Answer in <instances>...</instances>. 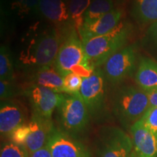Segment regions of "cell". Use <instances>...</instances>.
<instances>
[{
	"label": "cell",
	"mask_w": 157,
	"mask_h": 157,
	"mask_svg": "<svg viewBox=\"0 0 157 157\" xmlns=\"http://www.w3.org/2000/svg\"><path fill=\"white\" fill-rule=\"evenodd\" d=\"M129 35V26L121 22L107 34L82 40L88 62L93 69L99 68L115 52L124 48Z\"/></svg>",
	"instance_id": "cell-2"
},
{
	"label": "cell",
	"mask_w": 157,
	"mask_h": 157,
	"mask_svg": "<svg viewBox=\"0 0 157 157\" xmlns=\"http://www.w3.org/2000/svg\"><path fill=\"white\" fill-rule=\"evenodd\" d=\"M0 157H31L30 153L24 146L13 142L7 143L1 149Z\"/></svg>",
	"instance_id": "cell-24"
},
{
	"label": "cell",
	"mask_w": 157,
	"mask_h": 157,
	"mask_svg": "<svg viewBox=\"0 0 157 157\" xmlns=\"http://www.w3.org/2000/svg\"><path fill=\"white\" fill-rule=\"evenodd\" d=\"M47 144L52 157H91L90 151L82 143L55 128Z\"/></svg>",
	"instance_id": "cell-11"
},
{
	"label": "cell",
	"mask_w": 157,
	"mask_h": 157,
	"mask_svg": "<svg viewBox=\"0 0 157 157\" xmlns=\"http://www.w3.org/2000/svg\"><path fill=\"white\" fill-rule=\"evenodd\" d=\"M29 79L31 85L41 86L57 93H63V77L52 65L32 71Z\"/></svg>",
	"instance_id": "cell-16"
},
{
	"label": "cell",
	"mask_w": 157,
	"mask_h": 157,
	"mask_svg": "<svg viewBox=\"0 0 157 157\" xmlns=\"http://www.w3.org/2000/svg\"><path fill=\"white\" fill-rule=\"evenodd\" d=\"M24 116L22 109L13 102L4 101L0 108V132L2 135H10L23 124Z\"/></svg>",
	"instance_id": "cell-15"
},
{
	"label": "cell",
	"mask_w": 157,
	"mask_h": 157,
	"mask_svg": "<svg viewBox=\"0 0 157 157\" xmlns=\"http://www.w3.org/2000/svg\"><path fill=\"white\" fill-rule=\"evenodd\" d=\"M54 65L63 77L71 73L78 74L83 78L87 77L95 70L88 62L82 41L75 29H72L64 39Z\"/></svg>",
	"instance_id": "cell-3"
},
{
	"label": "cell",
	"mask_w": 157,
	"mask_h": 157,
	"mask_svg": "<svg viewBox=\"0 0 157 157\" xmlns=\"http://www.w3.org/2000/svg\"><path fill=\"white\" fill-rule=\"evenodd\" d=\"M15 90L13 82L0 81V97L2 101L8 99L14 95Z\"/></svg>",
	"instance_id": "cell-27"
},
{
	"label": "cell",
	"mask_w": 157,
	"mask_h": 157,
	"mask_svg": "<svg viewBox=\"0 0 157 157\" xmlns=\"http://www.w3.org/2000/svg\"><path fill=\"white\" fill-rule=\"evenodd\" d=\"M146 93L148 94L150 107H157V88Z\"/></svg>",
	"instance_id": "cell-30"
},
{
	"label": "cell",
	"mask_w": 157,
	"mask_h": 157,
	"mask_svg": "<svg viewBox=\"0 0 157 157\" xmlns=\"http://www.w3.org/2000/svg\"><path fill=\"white\" fill-rule=\"evenodd\" d=\"M0 81H14V63L9 48L2 45L0 49Z\"/></svg>",
	"instance_id": "cell-22"
},
{
	"label": "cell",
	"mask_w": 157,
	"mask_h": 157,
	"mask_svg": "<svg viewBox=\"0 0 157 157\" xmlns=\"http://www.w3.org/2000/svg\"><path fill=\"white\" fill-rule=\"evenodd\" d=\"M118 1H119V0H118Z\"/></svg>",
	"instance_id": "cell-33"
},
{
	"label": "cell",
	"mask_w": 157,
	"mask_h": 157,
	"mask_svg": "<svg viewBox=\"0 0 157 157\" xmlns=\"http://www.w3.org/2000/svg\"><path fill=\"white\" fill-rule=\"evenodd\" d=\"M146 39L149 44L157 48V21L151 24L146 31Z\"/></svg>",
	"instance_id": "cell-28"
},
{
	"label": "cell",
	"mask_w": 157,
	"mask_h": 157,
	"mask_svg": "<svg viewBox=\"0 0 157 157\" xmlns=\"http://www.w3.org/2000/svg\"><path fill=\"white\" fill-rule=\"evenodd\" d=\"M130 157H139V156H137L136 153L135 152V151L133 150L132 152V154H131V155H130Z\"/></svg>",
	"instance_id": "cell-31"
},
{
	"label": "cell",
	"mask_w": 157,
	"mask_h": 157,
	"mask_svg": "<svg viewBox=\"0 0 157 157\" xmlns=\"http://www.w3.org/2000/svg\"><path fill=\"white\" fill-rule=\"evenodd\" d=\"M142 124L155 135L157 134V107H150L140 119Z\"/></svg>",
	"instance_id": "cell-25"
},
{
	"label": "cell",
	"mask_w": 157,
	"mask_h": 157,
	"mask_svg": "<svg viewBox=\"0 0 157 157\" xmlns=\"http://www.w3.org/2000/svg\"><path fill=\"white\" fill-rule=\"evenodd\" d=\"M135 82L141 90L149 92L157 88V62L150 58L140 59Z\"/></svg>",
	"instance_id": "cell-17"
},
{
	"label": "cell",
	"mask_w": 157,
	"mask_h": 157,
	"mask_svg": "<svg viewBox=\"0 0 157 157\" xmlns=\"http://www.w3.org/2000/svg\"><path fill=\"white\" fill-rule=\"evenodd\" d=\"M105 77L103 71L95 68L89 76L83 78L79 94L87 105L90 114L96 116L102 111L104 104Z\"/></svg>",
	"instance_id": "cell-7"
},
{
	"label": "cell",
	"mask_w": 157,
	"mask_h": 157,
	"mask_svg": "<svg viewBox=\"0 0 157 157\" xmlns=\"http://www.w3.org/2000/svg\"><path fill=\"white\" fill-rule=\"evenodd\" d=\"M31 157H52V154H51L50 148L46 144L44 147L42 148L39 149V150L36 151L31 153L30 154Z\"/></svg>",
	"instance_id": "cell-29"
},
{
	"label": "cell",
	"mask_w": 157,
	"mask_h": 157,
	"mask_svg": "<svg viewBox=\"0 0 157 157\" xmlns=\"http://www.w3.org/2000/svg\"><path fill=\"white\" fill-rule=\"evenodd\" d=\"M150 107L146 91L132 86L118 89L113 98V111L124 126L132 127L139 121Z\"/></svg>",
	"instance_id": "cell-4"
},
{
	"label": "cell",
	"mask_w": 157,
	"mask_h": 157,
	"mask_svg": "<svg viewBox=\"0 0 157 157\" xmlns=\"http://www.w3.org/2000/svg\"><path fill=\"white\" fill-rule=\"evenodd\" d=\"M133 148L139 157H156L157 137L139 120L131 127Z\"/></svg>",
	"instance_id": "cell-12"
},
{
	"label": "cell",
	"mask_w": 157,
	"mask_h": 157,
	"mask_svg": "<svg viewBox=\"0 0 157 157\" xmlns=\"http://www.w3.org/2000/svg\"><path fill=\"white\" fill-rule=\"evenodd\" d=\"M6 8L4 13L13 15L18 20L32 19L40 16L39 1L40 0H4Z\"/></svg>",
	"instance_id": "cell-18"
},
{
	"label": "cell",
	"mask_w": 157,
	"mask_h": 157,
	"mask_svg": "<svg viewBox=\"0 0 157 157\" xmlns=\"http://www.w3.org/2000/svg\"><path fill=\"white\" fill-rule=\"evenodd\" d=\"M121 17L122 12L119 9H114L95 22L84 24L78 32L80 38L82 41L107 34L121 23Z\"/></svg>",
	"instance_id": "cell-14"
},
{
	"label": "cell",
	"mask_w": 157,
	"mask_h": 157,
	"mask_svg": "<svg viewBox=\"0 0 157 157\" xmlns=\"http://www.w3.org/2000/svg\"><path fill=\"white\" fill-rule=\"evenodd\" d=\"M65 37L52 25L36 23L21 41L17 62L21 68L34 71L55 63L61 39Z\"/></svg>",
	"instance_id": "cell-1"
},
{
	"label": "cell",
	"mask_w": 157,
	"mask_h": 157,
	"mask_svg": "<svg viewBox=\"0 0 157 157\" xmlns=\"http://www.w3.org/2000/svg\"><path fill=\"white\" fill-rule=\"evenodd\" d=\"M131 15L142 24L157 21V0H133Z\"/></svg>",
	"instance_id": "cell-19"
},
{
	"label": "cell",
	"mask_w": 157,
	"mask_h": 157,
	"mask_svg": "<svg viewBox=\"0 0 157 157\" xmlns=\"http://www.w3.org/2000/svg\"><path fill=\"white\" fill-rule=\"evenodd\" d=\"M135 62L136 54L133 47H124L103 64L104 76L110 83H120L132 74L135 69Z\"/></svg>",
	"instance_id": "cell-6"
},
{
	"label": "cell",
	"mask_w": 157,
	"mask_h": 157,
	"mask_svg": "<svg viewBox=\"0 0 157 157\" xmlns=\"http://www.w3.org/2000/svg\"><path fill=\"white\" fill-rule=\"evenodd\" d=\"M29 133H30L29 124H22L17 127L11 135L12 140L17 145L25 146Z\"/></svg>",
	"instance_id": "cell-26"
},
{
	"label": "cell",
	"mask_w": 157,
	"mask_h": 157,
	"mask_svg": "<svg viewBox=\"0 0 157 157\" xmlns=\"http://www.w3.org/2000/svg\"><path fill=\"white\" fill-rule=\"evenodd\" d=\"M93 0H68V11L74 28L79 32L84 23V16Z\"/></svg>",
	"instance_id": "cell-20"
},
{
	"label": "cell",
	"mask_w": 157,
	"mask_h": 157,
	"mask_svg": "<svg viewBox=\"0 0 157 157\" xmlns=\"http://www.w3.org/2000/svg\"><path fill=\"white\" fill-rule=\"evenodd\" d=\"M132 140L119 128H109L104 133L99 157H130Z\"/></svg>",
	"instance_id": "cell-10"
},
{
	"label": "cell",
	"mask_w": 157,
	"mask_h": 157,
	"mask_svg": "<svg viewBox=\"0 0 157 157\" xmlns=\"http://www.w3.org/2000/svg\"><path fill=\"white\" fill-rule=\"evenodd\" d=\"M33 109V115L50 120L64 95L41 86L31 85L27 91Z\"/></svg>",
	"instance_id": "cell-9"
},
{
	"label": "cell",
	"mask_w": 157,
	"mask_h": 157,
	"mask_svg": "<svg viewBox=\"0 0 157 157\" xmlns=\"http://www.w3.org/2000/svg\"><path fill=\"white\" fill-rule=\"evenodd\" d=\"M58 109L60 122L68 132H79L87 125L90 114L78 93L64 95Z\"/></svg>",
	"instance_id": "cell-5"
},
{
	"label": "cell",
	"mask_w": 157,
	"mask_h": 157,
	"mask_svg": "<svg viewBox=\"0 0 157 157\" xmlns=\"http://www.w3.org/2000/svg\"><path fill=\"white\" fill-rule=\"evenodd\" d=\"M156 137H157V134H156Z\"/></svg>",
	"instance_id": "cell-32"
},
{
	"label": "cell",
	"mask_w": 157,
	"mask_h": 157,
	"mask_svg": "<svg viewBox=\"0 0 157 157\" xmlns=\"http://www.w3.org/2000/svg\"><path fill=\"white\" fill-rule=\"evenodd\" d=\"M39 10L40 17L56 27L65 38L68 34L67 33L72 30H68L69 27L74 28L70 18L68 0H40Z\"/></svg>",
	"instance_id": "cell-8"
},
{
	"label": "cell",
	"mask_w": 157,
	"mask_h": 157,
	"mask_svg": "<svg viewBox=\"0 0 157 157\" xmlns=\"http://www.w3.org/2000/svg\"><path fill=\"white\" fill-rule=\"evenodd\" d=\"M29 124L30 133L24 146L31 154L47 144L54 127H52L51 120L35 115H33L32 119Z\"/></svg>",
	"instance_id": "cell-13"
},
{
	"label": "cell",
	"mask_w": 157,
	"mask_h": 157,
	"mask_svg": "<svg viewBox=\"0 0 157 157\" xmlns=\"http://www.w3.org/2000/svg\"><path fill=\"white\" fill-rule=\"evenodd\" d=\"M113 10L114 0H93L86 12L84 24L95 22Z\"/></svg>",
	"instance_id": "cell-21"
},
{
	"label": "cell",
	"mask_w": 157,
	"mask_h": 157,
	"mask_svg": "<svg viewBox=\"0 0 157 157\" xmlns=\"http://www.w3.org/2000/svg\"><path fill=\"white\" fill-rule=\"evenodd\" d=\"M83 77L78 74L71 73L63 77V93L67 95H75L79 93Z\"/></svg>",
	"instance_id": "cell-23"
}]
</instances>
